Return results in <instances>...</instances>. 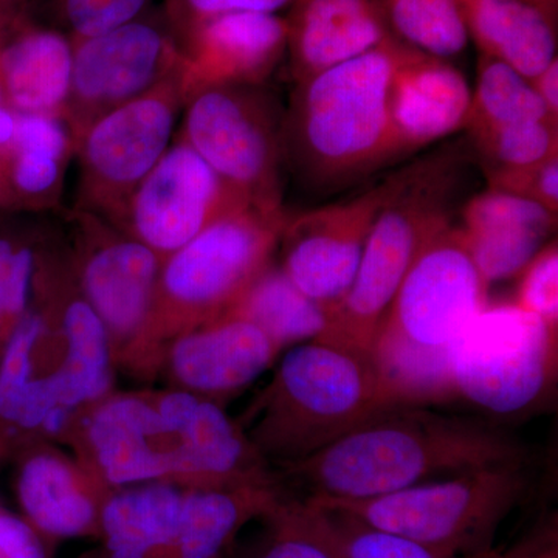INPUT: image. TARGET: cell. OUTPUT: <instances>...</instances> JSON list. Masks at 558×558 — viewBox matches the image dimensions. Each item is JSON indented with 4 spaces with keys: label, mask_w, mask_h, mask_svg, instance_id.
<instances>
[{
    "label": "cell",
    "mask_w": 558,
    "mask_h": 558,
    "mask_svg": "<svg viewBox=\"0 0 558 558\" xmlns=\"http://www.w3.org/2000/svg\"><path fill=\"white\" fill-rule=\"evenodd\" d=\"M21 0H0V14L20 10Z\"/></svg>",
    "instance_id": "obj_45"
},
{
    "label": "cell",
    "mask_w": 558,
    "mask_h": 558,
    "mask_svg": "<svg viewBox=\"0 0 558 558\" xmlns=\"http://www.w3.org/2000/svg\"><path fill=\"white\" fill-rule=\"evenodd\" d=\"M0 558H46V554L27 523L0 512Z\"/></svg>",
    "instance_id": "obj_41"
},
{
    "label": "cell",
    "mask_w": 558,
    "mask_h": 558,
    "mask_svg": "<svg viewBox=\"0 0 558 558\" xmlns=\"http://www.w3.org/2000/svg\"><path fill=\"white\" fill-rule=\"evenodd\" d=\"M279 348L247 319L223 315L208 328L182 337L172 368L182 384L207 395H227L258 379Z\"/></svg>",
    "instance_id": "obj_21"
},
{
    "label": "cell",
    "mask_w": 558,
    "mask_h": 558,
    "mask_svg": "<svg viewBox=\"0 0 558 558\" xmlns=\"http://www.w3.org/2000/svg\"><path fill=\"white\" fill-rule=\"evenodd\" d=\"M513 303L558 329V247L550 241L519 275Z\"/></svg>",
    "instance_id": "obj_38"
},
{
    "label": "cell",
    "mask_w": 558,
    "mask_h": 558,
    "mask_svg": "<svg viewBox=\"0 0 558 558\" xmlns=\"http://www.w3.org/2000/svg\"><path fill=\"white\" fill-rule=\"evenodd\" d=\"M271 502L256 490H202L183 498L178 529L180 558H218L250 512Z\"/></svg>",
    "instance_id": "obj_29"
},
{
    "label": "cell",
    "mask_w": 558,
    "mask_h": 558,
    "mask_svg": "<svg viewBox=\"0 0 558 558\" xmlns=\"http://www.w3.org/2000/svg\"><path fill=\"white\" fill-rule=\"evenodd\" d=\"M472 89L453 62L417 51L399 70L392 94V128L399 156L465 130Z\"/></svg>",
    "instance_id": "obj_20"
},
{
    "label": "cell",
    "mask_w": 558,
    "mask_h": 558,
    "mask_svg": "<svg viewBox=\"0 0 558 558\" xmlns=\"http://www.w3.org/2000/svg\"><path fill=\"white\" fill-rule=\"evenodd\" d=\"M487 189L521 197L558 215V154L538 163L484 174Z\"/></svg>",
    "instance_id": "obj_39"
},
{
    "label": "cell",
    "mask_w": 558,
    "mask_h": 558,
    "mask_svg": "<svg viewBox=\"0 0 558 558\" xmlns=\"http://www.w3.org/2000/svg\"><path fill=\"white\" fill-rule=\"evenodd\" d=\"M461 218L459 230L488 286L519 277L557 229V216L534 202L488 189L465 201Z\"/></svg>",
    "instance_id": "obj_17"
},
{
    "label": "cell",
    "mask_w": 558,
    "mask_h": 558,
    "mask_svg": "<svg viewBox=\"0 0 558 558\" xmlns=\"http://www.w3.org/2000/svg\"><path fill=\"white\" fill-rule=\"evenodd\" d=\"M182 502L168 486L135 488L110 499L102 512L110 558H146L174 542Z\"/></svg>",
    "instance_id": "obj_26"
},
{
    "label": "cell",
    "mask_w": 558,
    "mask_h": 558,
    "mask_svg": "<svg viewBox=\"0 0 558 558\" xmlns=\"http://www.w3.org/2000/svg\"><path fill=\"white\" fill-rule=\"evenodd\" d=\"M35 222L33 216L0 213V354L32 303L38 271Z\"/></svg>",
    "instance_id": "obj_32"
},
{
    "label": "cell",
    "mask_w": 558,
    "mask_h": 558,
    "mask_svg": "<svg viewBox=\"0 0 558 558\" xmlns=\"http://www.w3.org/2000/svg\"><path fill=\"white\" fill-rule=\"evenodd\" d=\"M295 0H165L163 14L178 39L201 22L229 13H274Z\"/></svg>",
    "instance_id": "obj_40"
},
{
    "label": "cell",
    "mask_w": 558,
    "mask_h": 558,
    "mask_svg": "<svg viewBox=\"0 0 558 558\" xmlns=\"http://www.w3.org/2000/svg\"><path fill=\"white\" fill-rule=\"evenodd\" d=\"M475 558H527V554H521L520 550H517V553L502 556V554L495 553V550H488V553L483 554V556Z\"/></svg>",
    "instance_id": "obj_46"
},
{
    "label": "cell",
    "mask_w": 558,
    "mask_h": 558,
    "mask_svg": "<svg viewBox=\"0 0 558 558\" xmlns=\"http://www.w3.org/2000/svg\"><path fill=\"white\" fill-rule=\"evenodd\" d=\"M402 170L357 196L288 216L281 231V269L332 315L347 296L374 222L398 191Z\"/></svg>",
    "instance_id": "obj_13"
},
{
    "label": "cell",
    "mask_w": 558,
    "mask_h": 558,
    "mask_svg": "<svg viewBox=\"0 0 558 558\" xmlns=\"http://www.w3.org/2000/svg\"><path fill=\"white\" fill-rule=\"evenodd\" d=\"M22 508L28 519L51 535L72 537L94 521V505L76 484L68 465L50 454L25 461L17 481Z\"/></svg>",
    "instance_id": "obj_28"
},
{
    "label": "cell",
    "mask_w": 558,
    "mask_h": 558,
    "mask_svg": "<svg viewBox=\"0 0 558 558\" xmlns=\"http://www.w3.org/2000/svg\"><path fill=\"white\" fill-rule=\"evenodd\" d=\"M392 36L429 57L451 60L465 50L468 31L457 0H377Z\"/></svg>",
    "instance_id": "obj_31"
},
{
    "label": "cell",
    "mask_w": 558,
    "mask_h": 558,
    "mask_svg": "<svg viewBox=\"0 0 558 558\" xmlns=\"http://www.w3.org/2000/svg\"><path fill=\"white\" fill-rule=\"evenodd\" d=\"M5 105H10V102L9 98H7L5 89H3L2 78H0V108Z\"/></svg>",
    "instance_id": "obj_47"
},
{
    "label": "cell",
    "mask_w": 558,
    "mask_h": 558,
    "mask_svg": "<svg viewBox=\"0 0 558 558\" xmlns=\"http://www.w3.org/2000/svg\"><path fill=\"white\" fill-rule=\"evenodd\" d=\"M226 315L258 326L279 349L318 340L329 323V312L270 263Z\"/></svg>",
    "instance_id": "obj_25"
},
{
    "label": "cell",
    "mask_w": 558,
    "mask_h": 558,
    "mask_svg": "<svg viewBox=\"0 0 558 558\" xmlns=\"http://www.w3.org/2000/svg\"><path fill=\"white\" fill-rule=\"evenodd\" d=\"M65 211L64 222L86 247L81 267L84 299L106 328L130 336L153 311L163 258L94 213Z\"/></svg>",
    "instance_id": "obj_14"
},
{
    "label": "cell",
    "mask_w": 558,
    "mask_h": 558,
    "mask_svg": "<svg viewBox=\"0 0 558 558\" xmlns=\"http://www.w3.org/2000/svg\"><path fill=\"white\" fill-rule=\"evenodd\" d=\"M480 54L506 62L527 80L556 60L558 24L527 0H457Z\"/></svg>",
    "instance_id": "obj_24"
},
{
    "label": "cell",
    "mask_w": 558,
    "mask_h": 558,
    "mask_svg": "<svg viewBox=\"0 0 558 558\" xmlns=\"http://www.w3.org/2000/svg\"><path fill=\"white\" fill-rule=\"evenodd\" d=\"M46 332L43 312L28 306L11 330L0 354V425L16 428L22 403L27 396L33 376L36 347Z\"/></svg>",
    "instance_id": "obj_36"
},
{
    "label": "cell",
    "mask_w": 558,
    "mask_h": 558,
    "mask_svg": "<svg viewBox=\"0 0 558 558\" xmlns=\"http://www.w3.org/2000/svg\"><path fill=\"white\" fill-rule=\"evenodd\" d=\"M165 427L175 440L178 473L215 481L248 480L252 449L218 403L190 392L165 396L159 405Z\"/></svg>",
    "instance_id": "obj_23"
},
{
    "label": "cell",
    "mask_w": 558,
    "mask_h": 558,
    "mask_svg": "<svg viewBox=\"0 0 558 558\" xmlns=\"http://www.w3.org/2000/svg\"><path fill=\"white\" fill-rule=\"evenodd\" d=\"M558 329L515 303L487 304L451 349L454 398L508 416L534 405L557 376Z\"/></svg>",
    "instance_id": "obj_8"
},
{
    "label": "cell",
    "mask_w": 558,
    "mask_h": 558,
    "mask_svg": "<svg viewBox=\"0 0 558 558\" xmlns=\"http://www.w3.org/2000/svg\"><path fill=\"white\" fill-rule=\"evenodd\" d=\"M526 462V449L487 422L396 405L286 469L310 490L307 498L355 501Z\"/></svg>",
    "instance_id": "obj_1"
},
{
    "label": "cell",
    "mask_w": 558,
    "mask_h": 558,
    "mask_svg": "<svg viewBox=\"0 0 558 558\" xmlns=\"http://www.w3.org/2000/svg\"><path fill=\"white\" fill-rule=\"evenodd\" d=\"M153 0H21L20 11L73 43L119 28L148 13Z\"/></svg>",
    "instance_id": "obj_33"
},
{
    "label": "cell",
    "mask_w": 558,
    "mask_h": 558,
    "mask_svg": "<svg viewBox=\"0 0 558 558\" xmlns=\"http://www.w3.org/2000/svg\"><path fill=\"white\" fill-rule=\"evenodd\" d=\"M89 438L110 483H143L178 472L175 440L159 410L143 400L121 398L105 403L92 416Z\"/></svg>",
    "instance_id": "obj_22"
},
{
    "label": "cell",
    "mask_w": 558,
    "mask_h": 558,
    "mask_svg": "<svg viewBox=\"0 0 558 558\" xmlns=\"http://www.w3.org/2000/svg\"><path fill=\"white\" fill-rule=\"evenodd\" d=\"M476 161L468 137L403 167V178L374 222L354 281L317 341L369 359L389 306L425 242L465 204Z\"/></svg>",
    "instance_id": "obj_4"
},
{
    "label": "cell",
    "mask_w": 558,
    "mask_h": 558,
    "mask_svg": "<svg viewBox=\"0 0 558 558\" xmlns=\"http://www.w3.org/2000/svg\"><path fill=\"white\" fill-rule=\"evenodd\" d=\"M483 174L527 167L558 154V124L550 121L502 124L465 131Z\"/></svg>",
    "instance_id": "obj_34"
},
{
    "label": "cell",
    "mask_w": 558,
    "mask_h": 558,
    "mask_svg": "<svg viewBox=\"0 0 558 558\" xmlns=\"http://www.w3.org/2000/svg\"><path fill=\"white\" fill-rule=\"evenodd\" d=\"M69 411L70 409H68V407H54L53 410L49 411L46 418H44L40 427L46 429L47 433H53V435H57V433H60L62 427H64L65 422H68Z\"/></svg>",
    "instance_id": "obj_43"
},
{
    "label": "cell",
    "mask_w": 558,
    "mask_h": 558,
    "mask_svg": "<svg viewBox=\"0 0 558 558\" xmlns=\"http://www.w3.org/2000/svg\"><path fill=\"white\" fill-rule=\"evenodd\" d=\"M258 558H339L318 512L304 499L279 512V535Z\"/></svg>",
    "instance_id": "obj_37"
},
{
    "label": "cell",
    "mask_w": 558,
    "mask_h": 558,
    "mask_svg": "<svg viewBox=\"0 0 558 558\" xmlns=\"http://www.w3.org/2000/svg\"><path fill=\"white\" fill-rule=\"evenodd\" d=\"M396 405L368 357L306 341L281 360L256 438L264 450L292 465Z\"/></svg>",
    "instance_id": "obj_5"
},
{
    "label": "cell",
    "mask_w": 558,
    "mask_h": 558,
    "mask_svg": "<svg viewBox=\"0 0 558 558\" xmlns=\"http://www.w3.org/2000/svg\"><path fill=\"white\" fill-rule=\"evenodd\" d=\"M183 68L156 89L102 113L76 138L75 207L113 223L178 134L189 95Z\"/></svg>",
    "instance_id": "obj_9"
},
{
    "label": "cell",
    "mask_w": 558,
    "mask_h": 558,
    "mask_svg": "<svg viewBox=\"0 0 558 558\" xmlns=\"http://www.w3.org/2000/svg\"><path fill=\"white\" fill-rule=\"evenodd\" d=\"M526 121H550L558 124L539 101L526 76L506 62L480 54L476 84L472 90V105L464 131Z\"/></svg>",
    "instance_id": "obj_30"
},
{
    "label": "cell",
    "mask_w": 558,
    "mask_h": 558,
    "mask_svg": "<svg viewBox=\"0 0 558 558\" xmlns=\"http://www.w3.org/2000/svg\"><path fill=\"white\" fill-rule=\"evenodd\" d=\"M179 43L190 90L205 84H266L288 53V25L274 13L220 14L194 25Z\"/></svg>",
    "instance_id": "obj_15"
},
{
    "label": "cell",
    "mask_w": 558,
    "mask_h": 558,
    "mask_svg": "<svg viewBox=\"0 0 558 558\" xmlns=\"http://www.w3.org/2000/svg\"><path fill=\"white\" fill-rule=\"evenodd\" d=\"M417 51L389 38L293 84L286 108L284 160L301 185L332 193L400 159L392 94L399 70Z\"/></svg>",
    "instance_id": "obj_2"
},
{
    "label": "cell",
    "mask_w": 558,
    "mask_h": 558,
    "mask_svg": "<svg viewBox=\"0 0 558 558\" xmlns=\"http://www.w3.org/2000/svg\"><path fill=\"white\" fill-rule=\"evenodd\" d=\"M73 40L22 11L0 14V78L20 113L62 116L73 69Z\"/></svg>",
    "instance_id": "obj_18"
},
{
    "label": "cell",
    "mask_w": 558,
    "mask_h": 558,
    "mask_svg": "<svg viewBox=\"0 0 558 558\" xmlns=\"http://www.w3.org/2000/svg\"><path fill=\"white\" fill-rule=\"evenodd\" d=\"M68 354L51 374L60 405L73 409L100 398L109 387L108 328L86 299L69 301L62 312Z\"/></svg>",
    "instance_id": "obj_27"
},
{
    "label": "cell",
    "mask_w": 558,
    "mask_h": 558,
    "mask_svg": "<svg viewBox=\"0 0 558 558\" xmlns=\"http://www.w3.org/2000/svg\"><path fill=\"white\" fill-rule=\"evenodd\" d=\"M284 20L293 84L395 38L377 0H295Z\"/></svg>",
    "instance_id": "obj_16"
},
{
    "label": "cell",
    "mask_w": 558,
    "mask_h": 558,
    "mask_svg": "<svg viewBox=\"0 0 558 558\" xmlns=\"http://www.w3.org/2000/svg\"><path fill=\"white\" fill-rule=\"evenodd\" d=\"M288 216L247 205L219 219L163 259L154 301L189 317H223L270 263Z\"/></svg>",
    "instance_id": "obj_10"
},
{
    "label": "cell",
    "mask_w": 558,
    "mask_h": 558,
    "mask_svg": "<svg viewBox=\"0 0 558 558\" xmlns=\"http://www.w3.org/2000/svg\"><path fill=\"white\" fill-rule=\"evenodd\" d=\"M73 47L64 117L76 138L102 113L135 100L185 68L163 10L148 13Z\"/></svg>",
    "instance_id": "obj_11"
},
{
    "label": "cell",
    "mask_w": 558,
    "mask_h": 558,
    "mask_svg": "<svg viewBox=\"0 0 558 558\" xmlns=\"http://www.w3.org/2000/svg\"><path fill=\"white\" fill-rule=\"evenodd\" d=\"M527 487L526 464H513L418 484L384 497L307 499L414 539L442 556L475 558L492 550L495 532Z\"/></svg>",
    "instance_id": "obj_6"
},
{
    "label": "cell",
    "mask_w": 558,
    "mask_h": 558,
    "mask_svg": "<svg viewBox=\"0 0 558 558\" xmlns=\"http://www.w3.org/2000/svg\"><path fill=\"white\" fill-rule=\"evenodd\" d=\"M250 202L185 140L170 148L131 194L112 226L167 258Z\"/></svg>",
    "instance_id": "obj_12"
},
{
    "label": "cell",
    "mask_w": 558,
    "mask_h": 558,
    "mask_svg": "<svg viewBox=\"0 0 558 558\" xmlns=\"http://www.w3.org/2000/svg\"><path fill=\"white\" fill-rule=\"evenodd\" d=\"M306 501L317 510L339 558H449L414 539L371 526L343 510Z\"/></svg>",
    "instance_id": "obj_35"
},
{
    "label": "cell",
    "mask_w": 558,
    "mask_h": 558,
    "mask_svg": "<svg viewBox=\"0 0 558 558\" xmlns=\"http://www.w3.org/2000/svg\"><path fill=\"white\" fill-rule=\"evenodd\" d=\"M529 81L549 116L558 121V58Z\"/></svg>",
    "instance_id": "obj_42"
},
{
    "label": "cell",
    "mask_w": 558,
    "mask_h": 558,
    "mask_svg": "<svg viewBox=\"0 0 558 558\" xmlns=\"http://www.w3.org/2000/svg\"><path fill=\"white\" fill-rule=\"evenodd\" d=\"M486 279L457 223L417 253L381 323L369 360L400 405L454 400L451 349L488 304Z\"/></svg>",
    "instance_id": "obj_3"
},
{
    "label": "cell",
    "mask_w": 558,
    "mask_h": 558,
    "mask_svg": "<svg viewBox=\"0 0 558 558\" xmlns=\"http://www.w3.org/2000/svg\"><path fill=\"white\" fill-rule=\"evenodd\" d=\"M76 135L62 116L20 113L13 145L0 168V213L62 211L65 174Z\"/></svg>",
    "instance_id": "obj_19"
},
{
    "label": "cell",
    "mask_w": 558,
    "mask_h": 558,
    "mask_svg": "<svg viewBox=\"0 0 558 558\" xmlns=\"http://www.w3.org/2000/svg\"><path fill=\"white\" fill-rule=\"evenodd\" d=\"M527 2L534 3L535 7L545 11L550 17L558 20V0H527Z\"/></svg>",
    "instance_id": "obj_44"
},
{
    "label": "cell",
    "mask_w": 558,
    "mask_h": 558,
    "mask_svg": "<svg viewBox=\"0 0 558 558\" xmlns=\"http://www.w3.org/2000/svg\"><path fill=\"white\" fill-rule=\"evenodd\" d=\"M527 558H531V557L527 556ZM537 558H557V550L554 549L553 553H550V550H549V553L546 554V556H539Z\"/></svg>",
    "instance_id": "obj_48"
},
{
    "label": "cell",
    "mask_w": 558,
    "mask_h": 558,
    "mask_svg": "<svg viewBox=\"0 0 558 558\" xmlns=\"http://www.w3.org/2000/svg\"><path fill=\"white\" fill-rule=\"evenodd\" d=\"M284 119L266 84H205L186 95L175 135L250 204L284 208Z\"/></svg>",
    "instance_id": "obj_7"
}]
</instances>
